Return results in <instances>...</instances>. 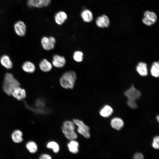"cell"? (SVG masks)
I'll return each instance as SVG.
<instances>
[{
  "label": "cell",
  "instance_id": "cell-1",
  "mask_svg": "<svg viewBox=\"0 0 159 159\" xmlns=\"http://www.w3.org/2000/svg\"><path fill=\"white\" fill-rule=\"evenodd\" d=\"M77 79V74L74 71H68L64 72L60 77L59 83L63 88L72 89L74 87Z\"/></svg>",
  "mask_w": 159,
  "mask_h": 159
},
{
  "label": "cell",
  "instance_id": "cell-2",
  "mask_svg": "<svg viewBox=\"0 0 159 159\" xmlns=\"http://www.w3.org/2000/svg\"><path fill=\"white\" fill-rule=\"evenodd\" d=\"M76 126L73 121H65L62 124L61 130L65 137L70 140H75L78 137L75 131Z\"/></svg>",
  "mask_w": 159,
  "mask_h": 159
},
{
  "label": "cell",
  "instance_id": "cell-3",
  "mask_svg": "<svg viewBox=\"0 0 159 159\" xmlns=\"http://www.w3.org/2000/svg\"><path fill=\"white\" fill-rule=\"evenodd\" d=\"M141 95V92L132 85L125 92V95L128 98L127 104L128 106L132 109L136 108L137 105L135 101L140 97Z\"/></svg>",
  "mask_w": 159,
  "mask_h": 159
},
{
  "label": "cell",
  "instance_id": "cell-4",
  "mask_svg": "<svg viewBox=\"0 0 159 159\" xmlns=\"http://www.w3.org/2000/svg\"><path fill=\"white\" fill-rule=\"evenodd\" d=\"M19 85V82L14 77L12 74L7 73L5 74L3 87L6 94L8 95H11L14 89Z\"/></svg>",
  "mask_w": 159,
  "mask_h": 159
},
{
  "label": "cell",
  "instance_id": "cell-5",
  "mask_svg": "<svg viewBox=\"0 0 159 159\" xmlns=\"http://www.w3.org/2000/svg\"><path fill=\"white\" fill-rule=\"evenodd\" d=\"M72 121L77 127V132L86 138L90 137V128L82 121L78 119H74Z\"/></svg>",
  "mask_w": 159,
  "mask_h": 159
},
{
  "label": "cell",
  "instance_id": "cell-6",
  "mask_svg": "<svg viewBox=\"0 0 159 159\" xmlns=\"http://www.w3.org/2000/svg\"><path fill=\"white\" fill-rule=\"evenodd\" d=\"M143 15L144 17L143 18L142 21L144 24L147 26L153 25L157 21V15L153 11L147 10L144 12Z\"/></svg>",
  "mask_w": 159,
  "mask_h": 159
},
{
  "label": "cell",
  "instance_id": "cell-7",
  "mask_svg": "<svg viewBox=\"0 0 159 159\" xmlns=\"http://www.w3.org/2000/svg\"><path fill=\"white\" fill-rule=\"evenodd\" d=\"M56 42L55 39L53 37H43L41 40V43L43 48L47 51L53 49Z\"/></svg>",
  "mask_w": 159,
  "mask_h": 159
},
{
  "label": "cell",
  "instance_id": "cell-8",
  "mask_svg": "<svg viewBox=\"0 0 159 159\" xmlns=\"http://www.w3.org/2000/svg\"><path fill=\"white\" fill-rule=\"evenodd\" d=\"M51 0H27V5L30 8H42L48 6Z\"/></svg>",
  "mask_w": 159,
  "mask_h": 159
},
{
  "label": "cell",
  "instance_id": "cell-9",
  "mask_svg": "<svg viewBox=\"0 0 159 159\" xmlns=\"http://www.w3.org/2000/svg\"><path fill=\"white\" fill-rule=\"evenodd\" d=\"M14 31L15 33L19 36H24L26 33V26L22 21L19 20L16 22L14 26Z\"/></svg>",
  "mask_w": 159,
  "mask_h": 159
},
{
  "label": "cell",
  "instance_id": "cell-10",
  "mask_svg": "<svg viewBox=\"0 0 159 159\" xmlns=\"http://www.w3.org/2000/svg\"><path fill=\"white\" fill-rule=\"evenodd\" d=\"M95 22L97 26L101 28H107L110 24L109 18L105 14L98 17L96 19Z\"/></svg>",
  "mask_w": 159,
  "mask_h": 159
},
{
  "label": "cell",
  "instance_id": "cell-11",
  "mask_svg": "<svg viewBox=\"0 0 159 159\" xmlns=\"http://www.w3.org/2000/svg\"><path fill=\"white\" fill-rule=\"evenodd\" d=\"M66 62V59L63 56L57 54L53 55L52 64L54 67L57 68H62L64 66Z\"/></svg>",
  "mask_w": 159,
  "mask_h": 159
},
{
  "label": "cell",
  "instance_id": "cell-12",
  "mask_svg": "<svg viewBox=\"0 0 159 159\" xmlns=\"http://www.w3.org/2000/svg\"><path fill=\"white\" fill-rule=\"evenodd\" d=\"M11 95L18 100H21L26 97V93L24 89L21 88L19 86L14 89Z\"/></svg>",
  "mask_w": 159,
  "mask_h": 159
},
{
  "label": "cell",
  "instance_id": "cell-13",
  "mask_svg": "<svg viewBox=\"0 0 159 159\" xmlns=\"http://www.w3.org/2000/svg\"><path fill=\"white\" fill-rule=\"evenodd\" d=\"M67 16L64 11H60L56 13L54 16V20L57 24L61 25L66 21Z\"/></svg>",
  "mask_w": 159,
  "mask_h": 159
},
{
  "label": "cell",
  "instance_id": "cell-14",
  "mask_svg": "<svg viewBox=\"0 0 159 159\" xmlns=\"http://www.w3.org/2000/svg\"><path fill=\"white\" fill-rule=\"evenodd\" d=\"M80 15L83 21L85 22L90 23L93 19V14L89 9H84L81 12Z\"/></svg>",
  "mask_w": 159,
  "mask_h": 159
},
{
  "label": "cell",
  "instance_id": "cell-15",
  "mask_svg": "<svg viewBox=\"0 0 159 159\" xmlns=\"http://www.w3.org/2000/svg\"><path fill=\"white\" fill-rule=\"evenodd\" d=\"M136 69L138 74L141 76H145L148 75V70L146 64L141 62L137 66Z\"/></svg>",
  "mask_w": 159,
  "mask_h": 159
},
{
  "label": "cell",
  "instance_id": "cell-16",
  "mask_svg": "<svg viewBox=\"0 0 159 159\" xmlns=\"http://www.w3.org/2000/svg\"><path fill=\"white\" fill-rule=\"evenodd\" d=\"M39 67L42 71L48 72L50 71L52 69V64L46 59H43L39 64Z\"/></svg>",
  "mask_w": 159,
  "mask_h": 159
},
{
  "label": "cell",
  "instance_id": "cell-17",
  "mask_svg": "<svg viewBox=\"0 0 159 159\" xmlns=\"http://www.w3.org/2000/svg\"><path fill=\"white\" fill-rule=\"evenodd\" d=\"M110 124L113 128L116 130H119L123 126L124 123L121 118L115 117L111 120Z\"/></svg>",
  "mask_w": 159,
  "mask_h": 159
},
{
  "label": "cell",
  "instance_id": "cell-18",
  "mask_svg": "<svg viewBox=\"0 0 159 159\" xmlns=\"http://www.w3.org/2000/svg\"><path fill=\"white\" fill-rule=\"evenodd\" d=\"M0 62L1 64L7 69H11L12 67V62L9 57L7 55H4L2 56Z\"/></svg>",
  "mask_w": 159,
  "mask_h": 159
},
{
  "label": "cell",
  "instance_id": "cell-19",
  "mask_svg": "<svg viewBox=\"0 0 159 159\" xmlns=\"http://www.w3.org/2000/svg\"><path fill=\"white\" fill-rule=\"evenodd\" d=\"M22 69L26 72L32 73L35 71V67L34 64L31 62L26 61L23 64Z\"/></svg>",
  "mask_w": 159,
  "mask_h": 159
},
{
  "label": "cell",
  "instance_id": "cell-20",
  "mask_svg": "<svg viewBox=\"0 0 159 159\" xmlns=\"http://www.w3.org/2000/svg\"><path fill=\"white\" fill-rule=\"evenodd\" d=\"M113 110L110 106L106 105L102 108L100 111V114L102 116L107 117L112 113Z\"/></svg>",
  "mask_w": 159,
  "mask_h": 159
},
{
  "label": "cell",
  "instance_id": "cell-21",
  "mask_svg": "<svg viewBox=\"0 0 159 159\" xmlns=\"http://www.w3.org/2000/svg\"><path fill=\"white\" fill-rule=\"evenodd\" d=\"M79 146L78 142L75 140H70L67 144L69 151L73 153H76L78 152Z\"/></svg>",
  "mask_w": 159,
  "mask_h": 159
},
{
  "label": "cell",
  "instance_id": "cell-22",
  "mask_svg": "<svg viewBox=\"0 0 159 159\" xmlns=\"http://www.w3.org/2000/svg\"><path fill=\"white\" fill-rule=\"evenodd\" d=\"M22 133L19 130L14 131L12 133L11 138L13 141L15 143H18L21 142L23 140L22 138Z\"/></svg>",
  "mask_w": 159,
  "mask_h": 159
},
{
  "label": "cell",
  "instance_id": "cell-23",
  "mask_svg": "<svg viewBox=\"0 0 159 159\" xmlns=\"http://www.w3.org/2000/svg\"><path fill=\"white\" fill-rule=\"evenodd\" d=\"M150 73L151 75L155 77H158L159 76V63L158 62H154L152 64Z\"/></svg>",
  "mask_w": 159,
  "mask_h": 159
},
{
  "label": "cell",
  "instance_id": "cell-24",
  "mask_svg": "<svg viewBox=\"0 0 159 159\" xmlns=\"http://www.w3.org/2000/svg\"><path fill=\"white\" fill-rule=\"evenodd\" d=\"M26 147L28 151L31 153H36L37 150V144L33 141H29L26 145Z\"/></svg>",
  "mask_w": 159,
  "mask_h": 159
},
{
  "label": "cell",
  "instance_id": "cell-25",
  "mask_svg": "<svg viewBox=\"0 0 159 159\" xmlns=\"http://www.w3.org/2000/svg\"><path fill=\"white\" fill-rule=\"evenodd\" d=\"M47 148L52 149L55 153H58L59 150V146L58 144L54 141L49 142L47 145Z\"/></svg>",
  "mask_w": 159,
  "mask_h": 159
},
{
  "label": "cell",
  "instance_id": "cell-26",
  "mask_svg": "<svg viewBox=\"0 0 159 159\" xmlns=\"http://www.w3.org/2000/svg\"><path fill=\"white\" fill-rule=\"evenodd\" d=\"M73 58L75 61L78 62H81L83 59V53L80 51H76L74 53Z\"/></svg>",
  "mask_w": 159,
  "mask_h": 159
},
{
  "label": "cell",
  "instance_id": "cell-27",
  "mask_svg": "<svg viewBox=\"0 0 159 159\" xmlns=\"http://www.w3.org/2000/svg\"><path fill=\"white\" fill-rule=\"evenodd\" d=\"M159 137L156 136L154 137L152 143L153 147L156 149H158L159 147Z\"/></svg>",
  "mask_w": 159,
  "mask_h": 159
},
{
  "label": "cell",
  "instance_id": "cell-28",
  "mask_svg": "<svg viewBox=\"0 0 159 159\" xmlns=\"http://www.w3.org/2000/svg\"><path fill=\"white\" fill-rule=\"evenodd\" d=\"M143 155L140 153H135L133 156V159H144Z\"/></svg>",
  "mask_w": 159,
  "mask_h": 159
},
{
  "label": "cell",
  "instance_id": "cell-29",
  "mask_svg": "<svg viewBox=\"0 0 159 159\" xmlns=\"http://www.w3.org/2000/svg\"><path fill=\"white\" fill-rule=\"evenodd\" d=\"M39 159H52L51 156L49 155L44 154L41 155Z\"/></svg>",
  "mask_w": 159,
  "mask_h": 159
},
{
  "label": "cell",
  "instance_id": "cell-30",
  "mask_svg": "<svg viewBox=\"0 0 159 159\" xmlns=\"http://www.w3.org/2000/svg\"><path fill=\"white\" fill-rule=\"evenodd\" d=\"M157 119V120L158 121H159V116L158 115L156 117Z\"/></svg>",
  "mask_w": 159,
  "mask_h": 159
}]
</instances>
